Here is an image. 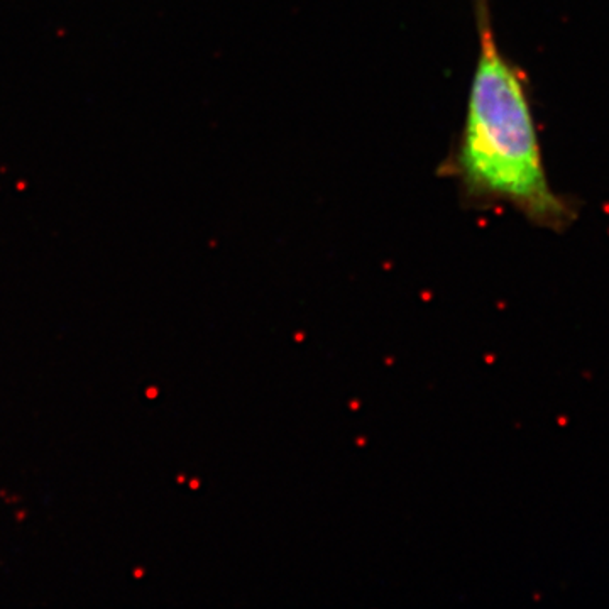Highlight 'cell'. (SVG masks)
<instances>
[{
    "label": "cell",
    "mask_w": 609,
    "mask_h": 609,
    "mask_svg": "<svg viewBox=\"0 0 609 609\" xmlns=\"http://www.w3.org/2000/svg\"><path fill=\"white\" fill-rule=\"evenodd\" d=\"M474 17L477 60L447 173L475 205H509L537 227L567 230L577 208L548 179L528 80L497 44L489 0H474Z\"/></svg>",
    "instance_id": "1"
}]
</instances>
